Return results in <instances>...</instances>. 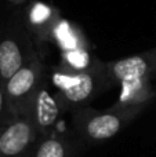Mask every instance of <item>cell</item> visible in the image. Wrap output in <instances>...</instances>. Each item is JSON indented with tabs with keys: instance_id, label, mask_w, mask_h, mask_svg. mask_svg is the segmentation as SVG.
<instances>
[{
	"instance_id": "obj_1",
	"label": "cell",
	"mask_w": 156,
	"mask_h": 157,
	"mask_svg": "<svg viewBox=\"0 0 156 157\" xmlns=\"http://www.w3.org/2000/svg\"><path fill=\"white\" fill-rule=\"evenodd\" d=\"M51 81L57 90L55 98L64 110L84 108L101 92L102 87L109 84L105 76V63L99 71L90 72H73L57 66L51 73Z\"/></svg>"
},
{
	"instance_id": "obj_4",
	"label": "cell",
	"mask_w": 156,
	"mask_h": 157,
	"mask_svg": "<svg viewBox=\"0 0 156 157\" xmlns=\"http://www.w3.org/2000/svg\"><path fill=\"white\" fill-rule=\"evenodd\" d=\"M39 136L30 110L14 116L0 132V153L3 157H18L30 147Z\"/></svg>"
},
{
	"instance_id": "obj_9",
	"label": "cell",
	"mask_w": 156,
	"mask_h": 157,
	"mask_svg": "<svg viewBox=\"0 0 156 157\" xmlns=\"http://www.w3.org/2000/svg\"><path fill=\"white\" fill-rule=\"evenodd\" d=\"M50 41L60 47L61 52L69 51V50L86 48L90 50V41L84 36L77 25L61 17L54 25L50 35Z\"/></svg>"
},
{
	"instance_id": "obj_3",
	"label": "cell",
	"mask_w": 156,
	"mask_h": 157,
	"mask_svg": "<svg viewBox=\"0 0 156 157\" xmlns=\"http://www.w3.org/2000/svg\"><path fill=\"white\" fill-rule=\"evenodd\" d=\"M43 72L40 58L30 55L26 63L3 86L6 103L13 117L24 114L29 109L39 87L44 81Z\"/></svg>"
},
{
	"instance_id": "obj_12",
	"label": "cell",
	"mask_w": 156,
	"mask_h": 157,
	"mask_svg": "<svg viewBox=\"0 0 156 157\" xmlns=\"http://www.w3.org/2000/svg\"><path fill=\"white\" fill-rule=\"evenodd\" d=\"M69 146L66 141L57 132L46 136L40 141L33 157H68Z\"/></svg>"
},
{
	"instance_id": "obj_10",
	"label": "cell",
	"mask_w": 156,
	"mask_h": 157,
	"mask_svg": "<svg viewBox=\"0 0 156 157\" xmlns=\"http://www.w3.org/2000/svg\"><path fill=\"white\" fill-rule=\"evenodd\" d=\"M28 59H25L24 51L17 40L4 39L0 41V84L4 86Z\"/></svg>"
},
{
	"instance_id": "obj_15",
	"label": "cell",
	"mask_w": 156,
	"mask_h": 157,
	"mask_svg": "<svg viewBox=\"0 0 156 157\" xmlns=\"http://www.w3.org/2000/svg\"><path fill=\"white\" fill-rule=\"evenodd\" d=\"M0 157H3V156H2V153H0Z\"/></svg>"
},
{
	"instance_id": "obj_7",
	"label": "cell",
	"mask_w": 156,
	"mask_h": 157,
	"mask_svg": "<svg viewBox=\"0 0 156 157\" xmlns=\"http://www.w3.org/2000/svg\"><path fill=\"white\" fill-rule=\"evenodd\" d=\"M155 81L149 78H134L120 83V94L113 108L127 109L141 113L146 105L156 97Z\"/></svg>"
},
{
	"instance_id": "obj_5",
	"label": "cell",
	"mask_w": 156,
	"mask_h": 157,
	"mask_svg": "<svg viewBox=\"0 0 156 157\" xmlns=\"http://www.w3.org/2000/svg\"><path fill=\"white\" fill-rule=\"evenodd\" d=\"M105 76L111 84H120L134 78L156 81V48L105 63Z\"/></svg>"
},
{
	"instance_id": "obj_13",
	"label": "cell",
	"mask_w": 156,
	"mask_h": 157,
	"mask_svg": "<svg viewBox=\"0 0 156 157\" xmlns=\"http://www.w3.org/2000/svg\"><path fill=\"white\" fill-rule=\"evenodd\" d=\"M6 102V98H4V90H3V86L0 84V114H2V109H3V105Z\"/></svg>"
},
{
	"instance_id": "obj_8",
	"label": "cell",
	"mask_w": 156,
	"mask_h": 157,
	"mask_svg": "<svg viewBox=\"0 0 156 157\" xmlns=\"http://www.w3.org/2000/svg\"><path fill=\"white\" fill-rule=\"evenodd\" d=\"M61 18L57 7L40 0H33L26 10V26L39 44L50 41V35Z\"/></svg>"
},
{
	"instance_id": "obj_6",
	"label": "cell",
	"mask_w": 156,
	"mask_h": 157,
	"mask_svg": "<svg viewBox=\"0 0 156 157\" xmlns=\"http://www.w3.org/2000/svg\"><path fill=\"white\" fill-rule=\"evenodd\" d=\"M29 110L36 123L39 136L43 139L55 132V125L64 109L61 108L55 95H51V92L47 90L46 83L43 81L30 103Z\"/></svg>"
},
{
	"instance_id": "obj_11",
	"label": "cell",
	"mask_w": 156,
	"mask_h": 157,
	"mask_svg": "<svg viewBox=\"0 0 156 157\" xmlns=\"http://www.w3.org/2000/svg\"><path fill=\"white\" fill-rule=\"evenodd\" d=\"M58 66L73 72H90V71L102 69L104 63L98 62L93 57L90 50L77 48V50H69V51L61 52V61Z\"/></svg>"
},
{
	"instance_id": "obj_2",
	"label": "cell",
	"mask_w": 156,
	"mask_h": 157,
	"mask_svg": "<svg viewBox=\"0 0 156 157\" xmlns=\"http://www.w3.org/2000/svg\"><path fill=\"white\" fill-rule=\"evenodd\" d=\"M140 113L111 106L107 110L91 108L77 109L73 114V124L80 135L90 142H104L113 138Z\"/></svg>"
},
{
	"instance_id": "obj_14",
	"label": "cell",
	"mask_w": 156,
	"mask_h": 157,
	"mask_svg": "<svg viewBox=\"0 0 156 157\" xmlns=\"http://www.w3.org/2000/svg\"><path fill=\"white\" fill-rule=\"evenodd\" d=\"M10 3H13V4H21V3H25L26 0H8Z\"/></svg>"
}]
</instances>
